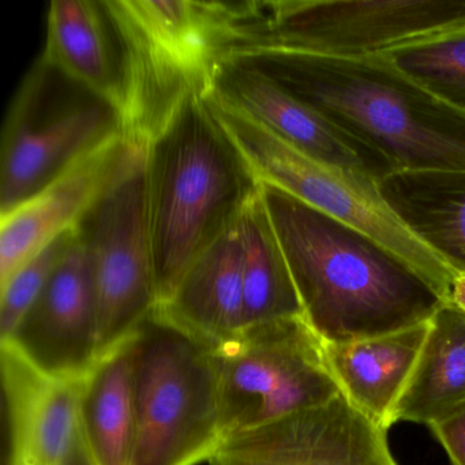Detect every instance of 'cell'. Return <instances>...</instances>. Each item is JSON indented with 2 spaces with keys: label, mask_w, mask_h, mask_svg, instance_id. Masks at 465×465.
<instances>
[{
  "label": "cell",
  "mask_w": 465,
  "mask_h": 465,
  "mask_svg": "<svg viewBox=\"0 0 465 465\" xmlns=\"http://www.w3.org/2000/svg\"><path fill=\"white\" fill-rule=\"evenodd\" d=\"M122 61L124 137L145 146L194 97L213 89L230 56L236 4L104 0Z\"/></svg>",
  "instance_id": "cell-4"
},
{
  "label": "cell",
  "mask_w": 465,
  "mask_h": 465,
  "mask_svg": "<svg viewBox=\"0 0 465 465\" xmlns=\"http://www.w3.org/2000/svg\"><path fill=\"white\" fill-rule=\"evenodd\" d=\"M225 438L339 396L323 342L303 317L244 328L213 347Z\"/></svg>",
  "instance_id": "cell-9"
},
{
  "label": "cell",
  "mask_w": 465,
  "mask_h": 465,
  "mask_svg": "<svg viewBox=\"0 0 465 465\" xmlns=\"http://www.w3.org/2000/svg\"><path fill=\"white\" fill-rule=\"evenodd\" d=\"M208 100L260 182L371 236L404 258L450 303L457 274L400 222L381 195L377 182L356 171L318 162L213 94Z\"/></svg>",
  "instance_id": "cell-8"
},
{
  "label": "cell",
  "mask_w": 465,
  "mask_h": 465,
  "mask_svg": "<svg viewBox=\"0 0 465 465\" xmlns=\"http://www.w3.org/2000/svg\"><path fill=\"white\" fill-rule=\"evenodd\" d=\"M430 321L369 339L322 341L326 363L340 393L372 423L388 431L426 341Z\"/></svg>",
  "instance_id": "cell-16"
},
{
  "label": "cell",
  "mask_w": 465,
  "mask_h": 465,
  "mask_svg": "<svg viewBox=\"0 0 465 465\" xmlns=\"http://www.w3.org/2000/svg\"><path fill=\"white\" fill-rule=\"evenodd\" d=\"M378 189L407 230L465 276V171H396Z\"/></svg>",
  "instance_id": "cell-18"
},
{
  "label": "cell",
  "mask_w": 465,
  "mask_h": 465,
  "mask_svg": "<svg viewBox=\"0 0 465 465\" xmlns=\"http://www.w3.org/2000/svg\"><path fill=\"white\" fill-rule=\"evenodd\" d=\"M461 32L464 0L242 2L230 56L287 51L328 58H372Z\"/></svg>",
  "instance_id": "cell-6"
},
{
  "label": "cell",
  "mask_w": 465,
  "mask_h": 465,
  "mask_svg": "<svg viewBox=\"0 0 465 465\" xmlns=\"http://www.w3.org/2000/svg\"><path fill=\"white\" fill-rule=\"evenodd\" d=\"M43 54L73 80L110 100L119 110L121 51L104 0L51 2Z\"/></svg>",
  "instance_id": "cell-19"
},
{
  "label": "cell",
  "mask_w": 465,
  "mask_h": 465,
  "mask_svg": "<svg viewBox=\"0 0 465 465\" xmlns=\"http://www.w3.org/2000/svg\"><path fill=\"white\" fill-rule=\"evenodd\" d=\"M9 450L5 465H62L81 434L84 381L51 377L0 342Z\"/></svg>",
  "instance_id": "cell-15"
},
{
  "label": "cell",
  "mask_w": 465,
  "mask_h": 465,
  "mask_svg": "<svg viewBox=\"0 0 465 465\" xmlns=\"http://www.w3.org/2000/svg\"><path fill=\"white\" fill-rule=\"evenodd\" d=\"M243 273L244 328L303 317L298 291L262 192L236 220Z\"/></svg>",
  "instance_id": "cell-22"
},
{
  "label": "cell",
  "mask_w": 465,
  "mask_h": 465,
  "mask_svg": "<svg viewBox=\"0 0 465 465\" xmlns=\"http://www.w3.org/2000/svg\"><path fill=\"white\" fill-rule=\"evenodd\" d=\"M389 56L397 66L465 113V32Z\"/></svg>",
  "instance_id": "cell-23"
},
{
  "label": "cell",
  "mask_w": 465,
  "mask_h": 465,
  "mask_svg": "<svg viewBox=\"0 0 465 465\" xmlns=\"http://www.w3.org/2000/svg\"><path fill=\"white\" fill-rule=\"evenodd\" d=\"M80 427L94 465H130L135 399L129 341L103 355L84 380Z\"/></svg>",
  "instance_id": "cell-21"
},
{
  "label": "cell",
  "mask_w": 465,
  "mask_h": 465,
  "mask_svg": "<svg viewBox=\"0 0 465 465\" xmlns=\"http://www.w3.org/2000/svg\"><path fill=\"white\" fill-rule=\"evenodd\" d=\"M143 153L145 146L121 135L75 163L31 200L0 214V284L54 239L77 228Z\"/></svg>",
  "instance_id": "cell-14"
},
{
  "label": "cell",
  "mask_w": 465,
  "mask_h": 465,
  "mask_svg": "<svg viewBox=\"0 0 465 465\" xmlns=\"http://www.w3.org/2000/svg\"><path fill=\"white\" fill-rule=\"evenodd\" d=\"M303 318L325 342L429 322L448 303L404 258L371 236L261 182Z\"/></svg>",
  "instance_id": "cell-1"
},
{
  "label": "cell",
  "mask_w": 465,
  "mask_h": 465,
  "mask_svg": "<svg viewBox=\"0 0 465 465\" xmlns=\"http://www.w3.org/2000/svg\"><path fill=\"white\" fill-rule=\"evenodd\" d=\"M96 288L100 358L129 341L157 307L146 149L78 224Z\"/></svg>",
  "instance_id": "cell-10"
},
{
  "label": "cell",
  "mask_w": 465,
  "mask_h": 465,
  "mask_svg": "<svg viewBox=\"0 0 465 465\" xmlns=\"http://www.w3.org/2000/svg\"><path fill=\"white\" fill-rule=\"evenodd\" d=\"M77 239V228L67 231L0 284V341L12 336Z\"/></svg>",
  "instance_id": "cell-24"
},
{
  "label": "cell",
  "mask_w": 465,
  "mask_h": 465,
  "mask_svg": "<svg viewBox=\"0 0 465 465\" xmlns=\"http://www.w3.org/2000/svg\"><path fill=\"white\" fill-rule=\"evenodd\" d=\"M135 435L130 465H198L224 442L213 347L159 310L129 340Z\"/></svg>",
  "instance_id": "cell-5"
},
{
  "label": "cell",
  "mask_w": 465,
  "mask_h": 465,
  "mask_svg": "<svg viewBox=\"0 0 465 465\" xmlns=\"http://www.w3.org/2000/svg\"><path fill=\"white\" fill-rule=\"evenodd\" d=\"M156 310L211 347L243 331V273L236 223L193 262L171 298Z\"/></svg>",
  "instance_id": "cell-17"
},
{
  "label": "cell",
  "mask_w": 465,
  "mask_h": 465,
  "mask_svg": "<svg viewBox=\"0 0 465 465\" xmlns=\"http://www.w3.org/2000/svg\"><path fill=\"white\" fill-rule=\"evenodd\" d=\"M211 465H397L388 430L342 396L225 438Z\"/></svg>",
  "instance_id": "cell-11"
},
{
  "label": "cell",
  "mask_w": 465,
  "mask_h": 465,
  "mask_svg": "<svg viewBox=\"0 0 465 465\" xmlns=\"http://www.w3.org/2000/svg\"><path fill=\"white\" fill-rule=\"evenodd\" d=\"M62 465H94L88 448L84 442L83 435L80 434V438H78L77 442L74 443L72 451Z\"/></svg>",
  "instance_id": "cell-26"
},
{
  "label": "cell",
  "mask_w": 465,
  "mask_h": 465,
  "mask_svg": "<svg viewBox=\"0 0 465 465\" xmlns=\"http://www.w3.org/2000/svg\"><path fill=\"white\" fill-rule=\"evenodd\" d=\"M0 342H9L37 370L61 380L84 381L96 366V288L80 233L12 336Z\"/></svg>",
  "instance_id": "cell-12"
},
{
  "label": "cell",
  "mask_w": 465,
  "mask_h": 465,
  "mask_svg": "<svg viewBox=\"0 0 465 465\" xmlns=\"http://www.w3.org/2000/svg\"><path fill=\"white\" fill-rule=\"evenodd\" d=\"M451 465H465V401L430 426Z\"/></svg>",
  "instance_id": "cell-25"
},
{
  "label": "cell",
  "mask_w": 465,
  "mask_h": 465,
  "mask_svg": "<svg viewBox=\"0 0 465 465\" xmlns=\"http://www.w3.org/2000/svg\"><path fill=\"white\" fill-rule=\"evenodd\" d=\"M465 401V312L443 304L394 410L399 421L431 426Z\"/></svg>",
  "instance_id": "cell-20"
},
{
  "label": "cell",
  "mask_w": 465,
  "mask_h": 465,
  "mask_svg": "<svg viewBox=\"0 0 465 465\" xmlns=\"http://www.w3.org/2000/svg\"><path fill=\"white\" fill-rule=\"evenodd\" d=\"M121 135L118 107L42 54L26 73L5 121L0 214L31 200L75 163Z\"/></svg>",
  "instance_id": "cell-7"
},
{
  "label": "cell",
  "mask_w": 465,
  "mask_h": 465,
  "mask_svg": "<svg viewBox=\"0 0 465 465\" xmlns=\"http://www.w3.org/2000/svg\"><path fill=\"white\" fill-rule=\"evenodd\" d=\"M145 149L160 306L193 262L235 224L261 182L208 96L189 100Z\"/></svg>",
  "instance_id": "cell-3"
},
{
  "label": "cell",
  "mask_w": 465,
  "mask_h": 465,
  "mask_svg": "<svg viewBox=\"0 0 465 465\" xmlns=\"http://www.w3.org/2000/svg\"><path fill=\"white\" fill-rule=\"evenodd\" d=\"M211 94L318 162L356 171L377 183L397 171L382 154L238 59L220 64Z\"/></svg>",
  "instance_id": "cell-13"
},
{
  "label": "cell",
  "mask_w": 465,
  "mask_h": 465,
  "mask_svg": "<svg viewBox=\"0 0 465 465\" xmlns=\"http://www.w3.org/2000/svg\"><path fill=\"white\" fill-rule=\"evenodd\" d=\"M230 58L254 67L397 171H465V113L391 56L342 59L287 51Z\"/></svg>",
  "instance_id": "cell-2"
}]
</instances>
